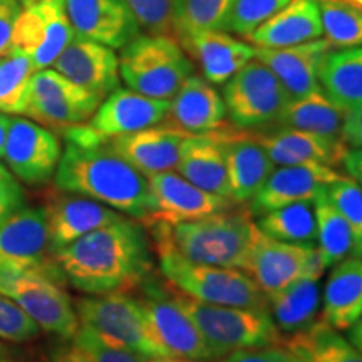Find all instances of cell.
<instances>
[{"label":"cell","instance_id":"6da1fadb","mask_svg":"<svg viewBox=\"0 0 362 362\" xmlns=\"http://www.w3.org/2000/svg\"><path fill=\"white\" fill-rule=\"evenodd\" d=\"M64 280L81 292H129L151 277V245L138 221L124 218L93 230L54 253Z\"/></svg>","mask_w":362,"mask_h":362},{"label":"cell","instance_id":"7a4b0ae2","mask_svg":"<svg viewBox=\"0 0 362 362\" xmlns=\"http://www.w3.org/2000/svg\"><path fill=\"white\" fill-rule=\"evenodd\" d=\"M56 185L62 192L93 198L143 223L153 211L148 176L119 156L110 143H67L59 160Z\"/></svg>","mask_w":362,"mask_h":362},{"label":"cell","instance_id":"3957f363","mask_svg":"<svg viewBox=\"0 0 362 362\" xmlns=\"http://www.w3.org/2000/svg\"><path fill=\"white\" fill-rule=\"evenodd\" d=\"M155 248H168L197 264L245 270L260 228L243 205L185 223H151Z\"/></svg>","mask_w":362,"mask_h":362},{"label":"cell","instance_id":"277c9868","mask_svg":"<svg viewBox=\"0 0 362 362\" xmlns=\"http://www.w3.org/2000/svg\"><path fill=\"white\" fill-rule=\"evenodd\" d=\"M168 287L181 309L193 319L214 359H221L235 351L277 346L282 342V334L269 310L206 304L178 292L170 284Z\"/></svg>","mask_w":362,"mask_h":362},{"label":"cell","instance_id":"5b68a950","mask_svg":"<svg viewBox=\"0 0 362 362\" xmlns=\"http://www.w3.org/2000/svg\"><path fill=\"white\" fill-rule=\"evenodd\" d=\"M163 277L171 287L214 305L269 310V300L243 270L197 264L168 248H155Z\"/></svg>","mask_w":362,"mask_h":362},{"label":"cell","instance_id":"8992f818","mask_svg":"<svg viewBox=\"0 0 362 362\" xmlns=\"http://www.w3.org/2000/svg\"><path fill=\"white\" fill-rule=\"evenodd\" d=\"M192 74L193 62L175 35L141 33L121 49V79L143 96L170 101Z\"/></svg>","mask_w":362,"mask_h":362},{"label":"cell","instance_id":"52a82bcc","mask_svg":"<svg viewBox=\"0 0 362 362\" xmlns=\"http://www.w3.org/2000/svg\"><path fill=\"white\" fill-rule=\"evenodd\" d=\"M79 324L104 342L149 359L161 352L153 342L139 298L128 292H111L81 298L76 304Z\"/></svg>","mask_w":362,"mask_h":362},{"label":"cell","instance_id":"ba28073f","mask_svg":"<svg viewBox=\"0 0 362 362\" xmlns=\"http://www.w3.org/2000/svg\"><path fill=\"white\" fill-rule=\"evenodd\" d=\"M0 274H39L64 280L49 240L44 208L21 206L0 220Z\"/></svg>","mask_w":362,"mask_h":362},{"label":"cell","instance_id":"9c48e42d","mask_svg":"<svg viewBox=\"0 0 362 362\" xmlns=\"http://www.w3.org/2000/svg\"><path fill=\"white\" fill-rule=\"evenodd\" d=\"M221 96L226 117L242 131L277 124L285 104L291 99L274 72L257 59L226 81Z\"/></svg>","mask_w":362,"mask_h":362},{"label":"cell","instance_id":"30bf717a","mask_svg":"<svg viewBox=\"0 0 362 362\" xmlns=\"http://www.w3.org/2000/svg\"><path fill=\"white\" fill-rule=\"evenodd\" d=\"M144 296L139 298L153 342L166 357L192 361H214L210 347L193 319L171 296L168 285L143 282Z\"/></svg>","mask_w":362,"mask_h":362},{"label":"cell","instance_id":"8fae6325","mask_svg":"<svg viewBox=\"0 0 362 362\" xmlns=\"http://www.w3.org/2000/svg\"><path fill=\"white\" fill-rule=\"evenodd\" d=\"M101 101L98 94L47 67L30 78L22 115L45 128L66 129L89 121Z\"/></svg>","mask_w":362,"mask_h":362},{"label":"cell","instance_id":"7c38bea8","mask_svg":"<svg viewBox=\"0 0 362 362\" xmlns=\"http://www.w3.org/2000/svg\"><path fill=\"white\" fill-rule=\"evenodd\" d=\"M0 293L25 312L40 330L72 339L79 317L61 284L39 274H0Z\"/></svg>","mask_w":362,"mask_h":362},{"label":"cell","instance_id":"4fadbf2b","mask_svg":"<svg viewBox=\"0 0 362 362\" xmlns=\"http://www.w3.org/2000/svg\"><path fill=\"white\" fill-rule=\"evenodd\" d=\"M325 270L327 267L315 245L280 242L260 232L243 272L259 285L265 297H270L300 277L322 279Z\"/></svg>","mask_w":362,"mask_h":362},{"label":"cell","instance_id":"5bb4252c","mask_svg":"<svg viewBox=\"0 0 362 362\" xmlns=\"http://www.w3.org/2000/svg\"><path fill=\"white\" fill-rule=\"evenodd\" d=\"M74 39L64 0H37L22 8L12 49L24 52L34 71L51 67L61 52Z\"/></svg>","mask_w":362,"mask_h":362},{"label":"cell","instance_id":"9a60e30c","mask_svg":"<svg viewBox=\"0 0 362 362\" xmlns=\"http://www.w3.org/2000/svg\"><path fill=\"white\" fill-rule=\"evenodd\" d=\"M61 155V143L51 129L29 117H11L2 160L17 180L47 183L56 175Z\"/></svg>","mask_w":362,"mask_h":362},{"label":"cell","instance_id":"2e32d148","mask_svg":"<svg viewBox=\"0 0 362 362\" xmlns=\"http://www.w3.org/2000/svg\"><path fill=\"white\" fill-rule=\"evenodd\" d=\"M148 181L153 211L144 221L146 226L151 223L176 225L202 220L238 205L230 198L194 187L175 170L148 176Z\"/></svg>","mask_w":362,"mask_h":362},{"label":"cell","instance_id":"e0dca14e","mask_svg":"<svg viewBox=\"0 0 362 362\" xmlns=\"http://www.w3.org/2000/svg\"><path fill=\"white\" fill-rule=\"evenodd\" d=\"M76 37L123 49L141 34L126 0H64Z\"/></svg>","mask_w":362,"mask_h":362},{"label":"cell","instance_id":"ac0fdd59","mask_svg":"<svg viewBox=\"0 0 362 362\" xmlns=\"http://www.w3.org/2000/svg\"><path fill=\"white\" fill-rule=\"evenodd\" d=\"M218 136L223 146L230 200L245 205L264 187L275 165L255 133L225 126L218 129Z\"/></svg>","mask_w":362,"mask_h":362},{"label":"cell","instance_id":"d6986e66","mask_svg":"<svg viewBox=\"0 0 362 362\" xmlns=\"http://www.w3.org/2000/svg\"><path fill=\"white\" fill-rule=\"evenodd\" d=\"M341 173L336 168L322 165H291L274 168L255 197L248 210L253 216L292 205L298 202H314L322 194L327 185L337 180Z\"/></svg>","mask_w":362,"mask_h":362},{"label":"cell","instance_id":"ffe728a7","mask_svg":"<svg viewBox=\"0 0 362 362\" xmlns=\"http://www.w3.org/2000/svg\"><path fill=\"white\" fill-rule=\"evenodd\" d=\"M188 136L192 134L173 124L160 123L136 133L110 138L107 143L144 176H153L176 170Z\"/></svg>","mask_w":362,"mask_h":362},{"label":"cell","instance_id":"44dd1931","mask_svg":"<svg viewBox=\"0 0 362 362\" xmlns=\"http://www.w3.org/2000/svg\"><path fill=\"white\" fill-rule=\"evenodd\" d=\"M332 51L325 39L291 45V47H257L255 59L265 64L280 81L291 98H302L320 88V71Z\"/></svg>","mask_w":362,"mask_h":362},{"label":"cell","instance_id":"7402d4cb","mask_svg":"<svg viewBox=\"0 0 362 362\" xmlns=\"http://www.w3.org/2000/svg\"><path fill=\"white\" fill-rule=\"evenodd\" d=\"M168 110V99L148 98L129 88H116L99 104L89 126L110 139L163 123Z\"/></svg>","mask_w":362,"mask_h":362},{"label":"cell","instance_id":"603a6c76","mask_svg":"<svg viewBox=\"0 0 362 362\" xmlns=\"http://www.w3.org/2000/svg\"><path fill=\"white\" fill-rule=\"evenodd\" d=\"M54 69L104 99L119 88V57L107 45L76 37L52 64Z\"/></svg>","mask_w":362,"mask_h":362},{"label":"cell","instance_id":"cb8c5ba5","mask_svg":"<svg viewBox=\"0 0 362 362\" xmlns=\"http://www.w3.org/2000/svg\"><path fill=\"white\" fill-rule=\"evenodd\" d=\"M45 210L52 252L71 245L86 233L119 220V211L83 194L62 192L49 198Z\"/></svg>","mask_w":362,"mask_h":362},{"label":"cell","instance_id":"d4e9b609","mask_svg":"<svg viewBox=\"0 0 362 362\" xmlns=\"http://www.w3.org/2000/svg\"><path fill=\"white\" fill-rule=\"evenodd\" d=\"M255 138L275 166L322 165L336 168L342 165L344 156L349 149L342 138H329L292 128L257 133Z\"/></svg>","mask_w":362,"mask_h":362},{"label":"cell","instance_id":"484cf974","mask_svg":"<svg viewBox=\"0 0 362 362\" xmlns=\"http://www.w3.org/2000/svg\"><path fill=\"white\" fill-rule=\"evenodd\" d=\"M166 123L188 134H210L226 126L223 96L202 76L193 74L170 99Z\"/></svg>","mask_w":362,"mask_h":362},{"label":"cell","instance_id":"4316f807","mask_svg":"<svg viewBox=\"0 0 362 362\" xmlns=\"http://www.w3.org/2000/svg\"><path fill=\"white\" fill-rule=\"evenodd\" d=\"M178 42L200 66L203 78L211 84H225L253 61L257 52L255 45L226 34V30H198L180 37Z\"/></svg>","mask_w":362,"mask_h":362},{"label":"cell","instance_id":"83f0119b","mask_svg":"<svg viewBox=\"0 0 362 362\" xmlns=\"http://www.w3.org/2000/svg\"><path fill=\"white\" fill-rule=\"evenodd\" d=\"M322 37L319 0H291L248 35L252 45L265 49L291 47Z\"/></svg>","mask_w":362,"mask_h":362},{"label":"cell","instance_id":"f1b7e54d","mask_svg":"<svg viewBox=\"0 0 362 362\" xmlns=\"http://www.w3.org/2000/svg\"><path fill=\"white\" fill-rule=\"evenodd\" d=\"M175 171H178L194 187L230 198L223 146L218 131L210 134L188 136Z\"/></svg>","mask_w":362,"mask_h":362},{"label":"cell","instance_id":"f546056e","mask_svg":"<svg viewBox=\"0 0 362 362\" xmlns=\"http://www.w3.org/2000/svg\"><path fill=\"white\" fill-rule=\"evenodd\" d=\"M362 315V259L347 257L334 265L324 288L322 317L330 327L347 330Z\"/></svg>","mask_w":362,"mask_h":362},{"label":"cell","instance_id":"4dcf8cb0","mask_svg":"<svg viewBox=\"0 0 362 362\" xmlns=\"http://www.w3.org/2000/svg\"><path fill=\"white\" fill-rule=\"evenodd\" d=\"M320 279L300 277L274 296L267 297L269 312L280 332L292 334L310 327L319 319Z\"/></svg>","mask_w":362,"mask_h":362},{"label":"cell","instance_id":"1f68e13d","mask_svg":"<svg viewBox=\"0 0 362 362\" xmlns=\"http://www.w3.org/2000/svg\"><path fill=\"white\" fill-rule=\"evenodd\" d=\"M346 115V111L330 101L322 89H319L302 98L288 99L279 117L277 126L309 131V133L329 136V138H342Z\"/></svg>","mask_w":362,"mask_h":362},{"label":"cell","instance_id":"d6a6232c","mask_svg":"<svg viewBox=\"0 0 362 362\" xmlns=\"http://www.w3.org/2000/svg\"><path fill=\"white\" fill-rule=\"evenodd\" d=\"M320 88L342 111L362 106V45L329 52L320 71Z\"/></svg>","mask_w":362,"mask_h":362},{"label":"cell","instance_id":"836d02e7","mask_svg":"<svg viewBox=\"0 0 362 362\" xmlns=\"http://www.w3.org/2000/svg\"><path fill=\"white\" fill-rule=\"evenodd\" d=\"M284 346L302 362H362V354L349 339L342 337L322 319L292 334Z\"/></svg>","mask_w":362,"mask_h":362},{"label":"cell","instance_id":"e575fe53","mask_svg":"<svg viewBox=\"0 0 362 362\" xmlns=\"http://www.w3.org/2000/svg\"><path fill=\"white\" fill-rule=\"evenodd\" d=\"M260 232L280 242L314 247L317 225L314 202H298L259 216Z\"/></svg>","mask_w":362,"mask_h":362},{"label":"cell","instance_id":"d590c367","mask_svg":"<svg viewBox=\"0 0 362 362\" xmlns=\"http://www.w3.org/2000/svg\"><path fill=\"white\" fill-rule=\"evenodd\" d=\"M314 210L317 225L315 245L329 269L351 257L356 237L347 220L330 205L324 193L314 200Z\"/></svg>","mask_w":362,"mask_h":362},{"label":"cell","instance_id":"8d00e7d4","mask_svg":"<svg viewBox=\"0 0 362 362\" xmlns=\"http://www.w3.org/2000/svg\"><path fill=\"white\" fill-rule=\"evenodd\" d=\"M233 0H171L176 39L198 30H226Z\"/></svg>","mask_w":362,"mask_h":362},{"label":"cell","instance_id":"74e56055","mask_svg":"<svg viewBox=\"0 0 362 362\" xmlns=\"http://www.w3.org/2000/svg\"><path fill=\"white\" fill-rule=\"evenodd\" d=\"M322 34L332 49L362 45V11L341 0H319Z\"/></svg>","mask_w":362,"mask_h":362},{"label":"cell","instance_id":"f35d334b","mask_svg":"<svg viewBox=\"0 0 362 362\" xmlns=\"http://www.w3.org/2000/svg\"><path fill=\"white\" fill-rule=\"evenodd\" d=\"M34 72L29 57L16 49L0 59V112L22 115Z\"/></svg>","mask_w":362,"mask_h":362},{"label":"cell","instance_id":"ab89813d","mask_svg":"<svg viewBox=\"0 0 362 362\" xmlns=\"http://www.w3.org/2000/svg\"><path fill=\"white\" fill-rule=\"evenodd\" d=\"M71 362H144L143 357L104 342L89 329L79 325L72 346L61 352Z\"/></svg>","mask_w":362,"mask_h":362},{"label":"cell","instance_id":"60d3db41","mask_svg":"<svg viewBox=\"0 0 362 362\" xmlns=\"http://www.w3.org/2000/svg\"><path fill=\"white\" fill-rule=\"evenodd\" d=\"M291 0H233L226 30L248 37L257 27L284 8Z\"/></svg>","mask_w":362,"mask_h":362},{"label":"cell","instance_id":"b9f144b4","mask_svg":"<svg viewBox=\"0 0 362 362\" xmlns=\"http://www.w3.org/2000/svg\"><path fill=\"white\" fill-rule=\"evenodd\" d=\"M325 198L351 225L354 237H359L362 230V187L351 176L341 175L327 185ZM356 243V242H354Z\"/></svg>","mask_w":362,"mask_h":362},{"label":"cell","instance_id":"7bdbcfd3","mask_svg":"<svg viewBox=\"0 0 362 362\" xmlns=\"http://www.w3.org/2000/svg\"><path fill=\"white\" fill-rule=\"evenodd\" d=\"M39 325L16 302L0 293V339L27 342L39 334Z\"/></svg>","mask_w":362,"mask_h":362},{"label":"cell","instance_id":"ee69618b","mask_svg":"<svg viewBox=\"0 0 362 362\" xmlns=\"http://www.w3.org/2000/svg\"><path fill=\"white\" fill-rule=\"evenodd\" d=\"M146 34H173L171 0H126Z\"/></svg>","mask_w":362,"mask_h":362},{"label":"cell","instance_id":"f6af8a7d","mask_svg":"<svg viewBox=\"0 0 362 362\" xmlns=\"http://www.w3.org/2000/svg\"><path fill=\"white\" fill-rule=\"evenodd\" d=\"M218 362H296V357L285 346L253 347V349L235 351L221 357Z\"/></svg>","mask_w":362,"mask_h":362},{"label":"cell","instance_id":"bcb514c9","mask_svg":"<svg viewBox=\"0 0 362 362\" xmlns=\"http://www.w3.org/2000/svg\"><path fill=\"white\" fill-rule=\"evenodd\" d=\"M24 189L6 166L0 165V220L24 206Z\"/></svg>","mask_w":362,"mask_h":362},{"label":"cell","instance_id":"7dc6e473","mask_svg":"<svg viewBox=\"0 0 362 362\" xmlns=\"http://www.w3.org/2000/svg\"><path fill=\"white\" fill-rule=\"evenodd\" d=\"M22 8L24 7L19 0H0V57L13 51V29H16Z\"/></svg>","mask_w":362,"mask_h":362},{"label":"cell","instance_id":"c3c4849f","mask_svg":"<svg viewBox=\"0 0 362 362\" xmlns=\"http://www.w3.org/2000/svg\"><path fill=\"white\" fill-rule=\"evenodd\" d=\"M342 138L347 143V146H362V106L346 115Z\"/></svg>","mask_w":362,"mask_h":362},{"label":"cell","instance_id":"681fc988","mask_svg":"<svg viewBox=\"0 0 362 362\" xmlns=\"http://www.w3.org/2000/svg\"><path fill=\"white\" fill-rule=\"evenodd\" d=\"M342 166L346 168L347 175H349L352 180H356L362 187V146H354L347 149L346 156H344Z\"/></svg>","mask_w":362,"mask_h":362},{"label":"cell","instance_id":"f907efd6","mask_svg":"<svg viewBox=\"0 0 362 362\" xmlns=\"http://www.w3.org/2000/svg\"><path fill=\"white\" fill-rule=\"evenodd\" d=\"M347 339H349L352 346H354L356 349L362 354V315L351 325L349 329H347Z\"/></svg>","mask_w":362,"mask_h":362},{"label":"cell","instance_id":"816d5d0a","mask_svg":"<svg viewBox=\"0 0 362 362\" xmlns=\"http://www.w3.org/2000/svg\"><path fill=\"white\" fill-rule=\"evenodd\" d=\"M8 123H11V116L0 112V160H2L4 156V144H6Z\"/></svg>","mask_w":362,"mask_h":362},{"label":"cell","instance_id":"f5cc1de1","mask_svg":"<svg viewBox=\"0 0 362 362\" xmlns=\"http://www.w3.org/2000/svg\"><path fill=\"white\" fill-rule=\"evenodd\" d=\"M144 362H205V361H192V359H180V357H149V359H143Z\"/></svg>","mask_w":362,"mask_h":362},{"label":"cell","instance_id":"db71d44e","mask_svg":"<svg viewBox=\"0 0 362 362\" xmlns=\"http://www.w3.org/2000/svg\"><path fill=\"white\" fill-rule=\"evenodd\" d=\"M351 257L362 259V230H361L359 237L356 238V243H354V248H352V252H351Z\"/></svg>","mask_w":362,"mask_h":362},{"label":"cell","instance_id":"11a10c76","mask_svg":"<svg viewBox=\"0 0 362 362\" xmlns=\"http://www.w3.org/2000/svg\"><path fill=\"white\" fill-rule=\"evenodd\" d=\"M0 362H13L11 354H8V351L2 346V344H0Z\"/></svg>","mask_w":362,"mask_h":362},{"label":"cell","instance_id":"9f6ffc18","mask_svg":"<svg viewBox=\"0 0 362 362\" xmlns=\"http://www.w3.org/2000/svg\"><path fill=\"white\" fill-rule=\"evenodd\" d=\"M49 362H71V361H69V359H66V357L62 356V354H57L56 357H54L52 361H49Z\"/></svg>","mask_w":362,"mask_h":362},{"label":"cell","instance_id":"6f0895ef","mask_svg":"<svg viewBox=\"0 0 362 362\" xmlns=\"http://www.w3.org/2000/svg\"><path fill=\"white\" fill-rule=\"evenodd\" d=\"M19 2L22 4V7H27V6H30V4L37 2V0H19Z\"/></svg>","mask_w":362,"mask_h":362},{"label":"cell","instance_id":"680465c9","mask_svg":"<svg viewBox=\"0 0 362 362\" xmlns=\"http://www.w3.org/2000/svg\"><path fill=\"white\" fill-rule=\"evenodd\" d=\"M293 357H296V356H293ZM296 362H302V361H298V359H297V357H296Z\"/></svg>","mask_w":362,"mask_h":362},{"label":"cell","instance_id":"91938a15","mask_svg":"<svg viewBox=\"0 0 362 362\" xmlns=\"http://www.w3.org/2000/svg\"><path fill=\"white\" fill-rule=\"evenodd\" d=\"M0 59H2V57H0Z\"/></svg>","mask_w":362,"mask_h":362}]
</instances>
